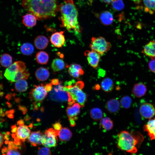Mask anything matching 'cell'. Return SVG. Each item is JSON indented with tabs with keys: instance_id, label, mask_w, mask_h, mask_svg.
<instances>
[{
	"instance_id": "cell-1",
	"label": "cell",
	"mask_w": 155,
	"mask_h": 155,
	"mask_svg": "<svg viewBox=\"0 0 155 155\" xmlns=\"http://www.w3.org/2000/svg\"><path fill=\"white\" fill-rule=\"evenodd\" d=\"M22 5L38 20L53 17L59 11L58 0H22Z\"/></svg>"
},
{
	"instance_id": "cell-2",
	"label": "cell",
	"mask_w": 155,
	"mask_h": 155,
	"mask_svg": "<svg viewBox=\"0 0 155 155\" xmlns=\"http://www.w3.org/2000/svg\"><path fill=\"white\" fill-rule=\"evenodd\" d=\"M61 26L75 34L81 32L78 20V12L73 0H65L59 5Z\"/></svg>"
},
{
	"instance_id": "cell-3",
	"label": "cell",
	"mask_w": 155,
	"mask_h": 155,
	"mask_svg": "<svg viewBox=\"0 0 155 155\" xmlns=\"http://www.w3.org/2000/svg\"><path fill=\"white\" fill-rule=\"evenodd\" d=\"M143 135L139 131H121L118 135L117 146L120 150L131 153L135 154L144 140Z\"/></svg>"
},
{
	"instance_id": "cell-4",
	"label": "cell",
	"mask_w": 155,
	"mask_h": 155,
	"mask_svg": "<svg viewBox=\"0 0 155 155\" xmlns=\"http://www.w3.org/2000/svg\"><path fill=\"white\" fill-rule=\"evenodd\" d=\"M73 80L68 82L64 86L65 90L69 93L73 100L77 101L82 107H84L87 100L86 94L82 91L84 84L81 81H78L73 84Z\"/></svg>"
},
{
	"instance_id": "cell-5",
	"label": "cell",
	"mask_w": 155,
	"mask_h": 155,
	"mask_svg": "<svg viewBox=\"0 0 155 155\" xmlns=\"http://www.w3.org/2000/svg\"><path fill=\"white\" fill-rule=\"evenodd\" d=\"M60 84L52 89L49 94V99L57 102L67 101L68 103H75V102L73 100L69 93L64 90V87Z\"/></svg>"
},
{
	"instance_id": "cell-6",
	"label": "cell",
	"mask_w": 155,
	"mask_h": 155,
	"mask_svg": "<svg viewBox=\"0 0 155 155\" xmlns=\"http://www.w3.org/2000/svg\"><path fill=\"white\" fill-rule=\"evenodd\" d=\"M111 46V43L103 37H92L91 38L90 44L91 49L100 55H103L108 51Z\"/></svg>"
},
{
	"instance_id": "cell-7",
	"label": "cell",
	"mask_w": 155,
	"mask_h": 155,
	"mask_svg": "<svg viewBox=\"0 0 155 155\" xmlns=\"http://www.w3.org/2000/svg\"><path fill=\"white\" fill-rule=\"evenodd\" d=\"M26 67L24 63L19 61L15 62L6 69L4 75L9 81L11 82H14L18 72L26 69Z\"/></svg>"
},
{
	"instance_id": "cell-8",
	"label": "cell",
	"mask_w": 155,
	"mask_h": 155,
	"mask_svg": "<svg viewBox=\"0 0 155 155\" xmlns=\"http://www.w3.org/2000/svg\"><path fill=\"white\" fill-rule=\"evenodd\" d=\"M58 131L53 128L46 130L43 134L42 144L47 148L56 146L57 141Z\"/></svg>"
},
{
	"instance_id": "cell-9",
	"label": "cell",
	"mask_w": 155,
	"mask_h": 155,
	"mask_svg": "<svg viewBox=\"0 0 155 155\" xmlns=\"http://www.w3.org/2000/svg\"><path fill=\"white\" fill-rule=\"evenodd\" d=\"M34 86V88L31 90L29 93L30 96L32 100L35 101L34 103L40 104V102L46 96L47 91L43 84Z\"/></svg>"
},
{
	"instance_id": "cell-10",
	"label": "cell",
	"mask_w": 155,
	"mask_h": 155,
	"mask_svg": "<svg viewBox=\"0 0 155 155\" xmlns=\"http://www.w3.org/2000/svg\"><path fill=\"white\" fill-rule=\"evenodd\" d=\"M139 112L143 118L150 119L155 115V109L152 104L145 103L142 104L140 106Z\"/></svg>"
},
{
	"instance_id": "cell-11",
	"label": "cell",
	"mask_w": 155,
	"mask_h": 155,
	"mask_svg": "<svg viewBox=\"0 0 155 155\" xmlns=\"http://www.w3.org/2000/svg\"><path fill=\"white\" fill-rule=\"evenodd\" d=\"M89 64L94 68L98 65L100 58V55L93 51H86L84 52Z\"/></svg>"
},
{
	"instance_id": "cell-12",
	"label": "cell",
	"mask_w": 155,
	"mask_h": 155,
	"mask_svg": "<svg viewBox=\"0 0 155 155\" xmlns=\"http://www.w3.org/2000/svg\"><path fill=\"white\" fill-rule=\"evenodd\" d=\"M64 31L56 32L53 34L50 38L51 43L55 47H61L65 44V38Z\"/></svg>"
},
{
	"instance_id": "cell-13",
	"label": "cell",
	"mask_w": 155,
	"mask_h": 155,
	"mask_svg": "<svg viewBox=\"0 0 155 155\" xmlns=\"http://www.w3.org/2000/svg\"><path fill=\"white\" fill-rule=\"evenodd\" d=\"M30 131L28 127L26 125L20 126L17 128L15 133L16 137H15V140L24 142L29 137L30 134Z\"/></svg>"
},
{
	"instance_id": "cell-14",
	"label": "cell",
	"mask_w": 155,
	"mask_h": 155,
	"mask_svg": "<svg viewBox=\"0 0 155 155\" xmlns=\"http://www.w3.org/2000/svg\"><path fill=\"white\" fill-rule=\"evenodd\" d=\"M81 106L78 103H74L67 108L66 112L69 118L76 121L78 119V116L80 112Z\"/></svg>"
},
{
	"instance_id": "cell-15",
	"label": "cell",
	"mask_w": 155,
	"mask_h": 155,
	"mask_svg": "<svg viewBox=\"0 0 155 155\" xmlns=\"http://www.w3.org/2000/svg\"><path fill=\"white\" fill-rule=\"evenodd\" d=\"M144 131L146 132L150 140H155V118L150 119L144 125Z\"/></svg>"
},
{
	"instance_id": "cell-16",
	"label": "cell",
	"mask_w": 155,
	"mask_h": 155,
	"mask_svg": "<svg viewBox=\"0 0 155 155\" xmlns=\"http://www.w3.org/2000/svg\"><path fill=\"white\" fill-rule=\"evenodd\" d=\"M43 133L40 131L32 132L28 138V142L33 146L42 144Z\"/></svg>"
},
{
	"instance_id": "cell-17",
	"label": "cell",
	"mask_w": 155,
	"mask_h": 155,
	"mask_svg": "<svg viewBox=\"0 0 155 155\" xmlns=\"http://www.w3.org/2000/svg\"><path fill=\"white\" fill-rule=\"evenodd\" d=\"M147 91L145 85L142 82H139L134 84L132 89V92L135 96L139 98L144 96Z\"/></svg>"
},
{
	"instance_id": "cell-18",
	"label": "cell",
	"mask_w": 155,
	"mask_h": 155,
	"mask_svg": "<svg viewBox=\"0 0 155 155\" xmlns=\"http://www.w3.org/2000/svg\"><path fill=\"white\" fill-rule=\"evenodd\" d=\"M142 53L151 59H155V40H151L146 44L142 51Z\"/></svg>"
},
{
	"instance_id": "cell-19",
	"label": "cell",
	"mask_w": 155,
	"mask_h": 155,
	"mask_svg": "<svg viewBox=\"0 0 155 155\" xmlns=\"http://www.w3.org/2000/svg\"><path fill=\"white\" fill-rule=\"evenodd\" d=\"M98 17L100 22L105 26L111 24L114 20L112 13L107 11H104L100 12L98 14Z\"/></svg>"
},
{
	"instance_id": "cell-20",
	"label": "cell",
	"mask_w": 155,
	"mask_h": 155,
	"mask_svg": "<svg viewBox=\"0 0 155 155\" xmlns=\"http://www.w3.org/2000/svg\"><path fill=\"white\" fill-rule=\"evenodd\" d=\"M68 72L71 76L73 77L78 78L83 75L84 71L79 64H72L69 67Z\"/></svg>"
},
{
	"instance_id": "cell-21",
	"label": "cell",
	"mask_w": 155,
	"mask_h": 155,
	"mask_svg": "<svg viewBox=\"0 0 155 155\" xmlns=\"http://www.w3.org/2000/svg\"><path fill=\"white\" fill-rule=\"evenodd\" d=\"M120 107V102L116 98H113L109 100L107 102L106 105L107 110L111 113L117 112L119 110Z\"/></svg>"
},
{
	"instance_id": "cell-22",
	"label": "cell",
	"mask_w": 155,
	"mask_h": 155,
	"mask_svg": "<svg viewBox=\"0 0 155 155\" xmlns=\"http://www.w3.org/2000/svg\"><path fill=\"white\" fill-rule=\"evenodd\" d=\"M37 20V18L34 15L29 13L23 16L22 22L26 27L32 28L36 25Z\"/></svg>"
},
{
	"instance_id": "cell-23",
	"label": "cell",
	"mask_w": 155,
	"mask_h": 155,
	"mask_svg": "<svg viewBox=\"0 0 155 155\" xmlns=\"http://www.w3.org/2000/svg\"><path fill=\"white\" fill-rule=\"evenodd\" d=\"M49 42V40L46 37L43 35H39L35 39L34 44L36 48L42 50L47 47Z\"/></svg>"
},
{
	"instance_id": "cell-24",
	"label": "cell",
	"mask_w": 155,
	"mask_h": 155,
	"mask_svg": "<svg viewBox=\"0 0 155 155\" xmlns=\"http://www.w3.org/2000/svg\"><path fill=\"white\" fill-rule=\"evenodd\" d=\"M49 72L46 68L40 67L36 69L35 73L36 78L39 81H43L46 80L49 76Z\"/></svg>"
},
{
	"instance_id": "cell-25",
	"label": "cell",
	"mask_w": 155,
	"mask_h": 155,
	"mask_svg": "<svg viewBox=\"0 0 155 155\" xmlns=\"http://www.w3.org/2000/svg\"><path fill=\"white\" fill-rule=\"evenodd\" d=\"M58 136L60 140L66 142L70 140L72 136V133L68 128L63 127L58 131Z\"/></svg>"
},
{
	"instance_id": "cell-26",
	"label": "cell",
	"mask_w": 155,
	"mask_h": 155,
	"mask_svg": "<svg viewBox=\"0 0 155 155\" xmlns=\"http://www.w3.org/2000/svg\"><path fill=\"white\" fill-rule=\"evenodd\" d=\"M101 86L102 90L104 92H109L112 91L114 88V83L111 78H106L102 81Z\"/></svg>"
},
{
	"instance_id": "cell-27",
	"label": "cell",
	"mask_w": 155,
	"mask_h": 155,
	"mask_svg": "<svg viewBox=\"0 0 155 155\" xmlns=\"http://www.w3.org/2000/svg\"><path fill=\"white\" fill-rule=\"evenodd\" d=\"M49 58V55L47 53L42 51L38 52L35 57L36 62L41 65L46 64L48 61Z\"/></svg>"
},
{
	"instance_id": "cell-28",
	"label": "cell",
	"mask_w": 155,
	"mask_h": 155,
	"mask_svg": "<svg viewBox=\"0 0 155 155\" xmlns=\"http://www.w3.org/2000/svg\"><path fill=\"white\" fill-rule=\"evenodd\" d=\"M65 66L64 61L59 58L53 59L51 64V67L54 72H57L63 69Z\"/></svg>"
},
{
	"instance_id": "cell-29",
	"label": "cell",
	"mask_w": 155,
	"mask_h": 155,
	"mask_svg": "<svg viewBox=\"0 0 155 155\" xmlns=\"http://www.w3.org/2000/svg\"><path fill=\"white\" fill-rule=\"evenodd\" d=\"M100 125L105 131H108L113 128V121L110 118L105 117L101 119Z\"/></svg>"
},
{
	"instance_id": "cell-30",
	"label": "cell",
	"mask_w": 155,
	"mask_h": 155,
	"mask_svg": "<svg viewBox=\"0 0 155 155\" xmlns=\"http://www.w3.org/2000/svg\"><path fill=\"white\" fill-rule=\"evenodd\" d=\"M20 49L22 53L26 55H32L34 51L33 45L29 42H26L23 44L20 47Z\"/></svg>"
},
{
	"instance_id": "cell-31",
	"label": "cell",
	"mask_w": 155,
	"mask_h": 155,
	"mask_svg": "<svg viewBox=\"0 0 155 155\" xmlns=\"http://www.w3.org/2000/svg\"><path fill=\"white\" fill-rule=\"evenodd\" d=\"M12 62V57L9 54L4 53L1 55L0 58V63L3 67H8L11 65Z\"/></svg>"
},
{
	"instance_id": "cell-32",
	"label": "cell",
	"mask_w": 155,
	"mask_h": 155,
	"mask_svg": "<svg viewBox=\"0 0 155 155\" xmlns=\"http://www.w3.org/2000/svg\"><path fill=\"white\" fill-rule=\"evenodd\" d=\"M27 82L24 79H21L16 82L15 84L16 90L19 92H23L26 91L28 88Z\"/></svg>"
},
{
	"instance_id": "cell-33",
	"label": "cell",
	"mask_w": 155,
	"mask_h": 155,
	"mask_svg": "<svg viewBox=\"0 0 155 155\" xmlns=\"http://www.w3.org/2000/svg\"><path fill=\"white\" fill-rule=\"evenodd\" d=\"M144 10L151 14L155 12V0H143Z\"/></svg>"
},
{
	"instance_id": "cell-34",
	"label": "cell",
	"mask_w": 155,
	"mask_h": 155,
	"mask_svg": "<svg viewBox=\"0 0 155 155\" xmlns=\"http://www.w3.org/2000/svg\"><path fill=\"white\" fill-rule=\"evenodd\" d=\"M90 115L93 119L96 121L101 119L103 115L102 111L98 108H92L90 111Z\"/></svg>"
},
{
	"instance_id": "cell-35",
	"label": "cell",
	"mask_w": 155,
	"mask_h": 155,
	"mask_svg": "<svg viewBox=\"0 0 155 155\" xmlns=\"http://www.w3.org/2000/svg\"><path fill=\"white\" fill-rule=\"evenodd\" d=\"M132 99L128 96H126L123 97L120 100V104L124 108H129L132 103Z\"/></svg>"
},
{
	"instance_id": "cell-36",
	"label": "cell",
	"mask_w": 155,
	"mask_h": 155,
	"mask_svg": "<svg viewBox=\"0 0 155 155\" xmlns=\"http://www.w3.org/2000/svg\"><path fill=\"white\" fill-rule=\"evenodd\" d=\"M124 7V4L122 0H115L112 3V8L115 11H121Z\"/></svg>"
},
{
	"instance_id": "cell-37",
	"label": "cell",
	"mask_w": 155,
	"mask_h": 155,
	"mask_svg": "<svg viewBox=\"0 0 155 155\" xmlns=\"http://www.w3.org/2000/svg\"><path fill=\"white\" fill-rule=\"evenodd\" d=\"M38 155H51L50 150L47 147H42L38 148Z\"/></svg>"
},
{
	"instance_id": "cell-38",
	"label": "cell",
	"mask_w": 155,
	"mask_h": 155,
	"mask_svg": "<svg viewBox=\"0 0 155 155\" xmlns=\"http://www.w3.org/2000/svg\"><path fill=\"white\" fill-rule=\"evenodd\" d=\"M6 155H21L20 152L16 149L15 147H9L8 149Z\"/></svg>"
},
{
	"instance_id": "cell-39",
	"label": "cell",
	"mask_w": 155,
	"mask_h": 155,
	"mask_svg": "<svg viewBox=\"0 0 155 155\" xmlns=\"http://www.w3.org/2000/svg\"><path fill=\"white\" fill-rule=\"evenodd\" d=\"M148 68L152 72L155 73V59H152L148 63Z\"/></svg>"
},
{
	"instance_id": "cell-40",
	"label": "cell",
	"mask_w": 155,
	"mask_h": 155,
	"mask_svg": "<svg viewBox=\"0 0 155 155\" xmlns=\"http://www.w3.org/2000/svg\"><path fill=\"white\" fill-rule=\"evenodd\" d=\"M53 127L54 129L56 131H59L61 128V123L59 122H57L53 125Z\"/></svg>"
},
{
	"instance_id": "cell-41",
	"label": "cell",
	"mask_w": 155,
	"mask_h": 155,
	"mask_svg": "<svg viewBox=\"0 0 155 155\" xmlns=\"http://www.w3.org/2000/svg\"><path fill=\"white\" fill-rule=\"evenodd\" d=\"M52 84L51 83H48L44 85V87L47 92L51 91L52 89Z\"/></svg>"
},
{
	"instance_id": "cell-42",
	"label": "cell",
	"mask_w": 155,
	"mask_h": 155,
	"mask_svg": "<svg viewBox=\"0 0 155 155\" xmlns=\"http://www.w3.org/2000/svg\"><path fill=\"white\" fill-rule=\"evenodd\" d=\"M51 83L52 85H57L60 84L59 80L57 79H54L52 80Z\"/></svg>"
},
{
	"instance_id": "cell-43",
	"label": "cell",
	"mask_w": 155,
	"mask_h": 155,
	"mask_svg": "<svg viewBox=\"0 0 155 155\" xmlns=\"http://www.w3.org/2000/svg\"><path fill=\"white\" fill-rule=\"evenodd\" d=\"M18 108L21 111L23 112L24 114H25L27 111L26 108L24 106L19 105Z\"/></svg>"
},
{
	"instance_id": "cell-44",
	"label": "cell",
	"mask_w": 155,
	"mask_h": 155,
	"mask_svg": "<svg viewBox=\"0 0 155 155\" xmlns=\"http://www.w3.org/2000/svg\"><path fill=\"white\" fill-rule=\"evenodd\" d=\"M68 119L70 122L71 126L72 127L75 126L76 125L75 121L72 119L69 118Z\"/></svg>"
},
{
	"instance_id": "cell-45",
	"label": "cell",
	"mask_w": 155,
	"mask_h": 155,
	"mask_svg": "<svg viewBox=\"0 0 155 155\" xmlns=\"http://www.w3.org/2000/svg\"><path fill=\"white\" fill-rule=\"evenodd\" d=\"M4 138L3 135L0 132V147L1 146L3 143Z\"/></svg>"
},
{
	"instance_id": "cell-46",
	"label": "cell",
	"mask_w": 155,
	"mask_h": 155,
	"mask_svg": "<svg viewBox=\"0 0 155 155\" xmlns=\"http://www.w3.org/2000/svg\"><path fill=\"white\" fill-rule=\"evenodd\" d=\"M11 128L12 129L11 132L12 133H16L17 130V128L16 125L12 126Z\"/></svg>"
},
{
	"instance_id": "cell-47",
	"label": "cell",
	"mask_w": 155,
	"mask_h": 155,
	"mask_svg": "<svg viewBox=\"0 0 155 155\" xmlns=\"http://www.w3.org/2000/svg\"><path fill=\"white\" fill-rule=\"evenodd\" d=\"M17 124L19 125L20 126L24 125V121L22 119H21L19 120L17 122Z\"/></svg>"
},
{
	"instance_id": "cell-48",
	"label": "cell",
	"mask_w": 155,
	"mask_h": 155,
	"mask_svg": "<svg viewBox=\"0 0 155 155\" xmlns=\"http://www.w3.org/2000/svg\"><path fill=\"white\" fill-rule=\"evenodd\" d=\"M115 0H103L104 2L107 4H110Z\"/></svg>"
},
{
	"instance_id": "cell-49",
	"label": "cell",
	"mask_w": 155,
	"mask_h": 155,
	"mask_svg": "<svg viewBox=\"0 0 155 155\" xmlns=\"http://www.w3.org/2000/svg\"><path fill=\"white\" fill-rule=\"evenodd\" d=\"M133 2H134L135 3L137 4H139L141 2L142 0H131Z\"/></svg>"
},
{
	"instance_id": "cell-50",
	"label": "cell",
	"mask_w": 155,
	"mask_h": 155,
	"mask_svg": "<svg viewBox=\"0 0 155 155\" xmlns=\"http://www.w3.org/2000/svg\"><path fill=\"white\" fill-rule=\"evenodd\" d=\"M11 97V96L10 94H8L6 95L5 97L7 99H8V100L10 99Z\"/></svg>"
},
{
	"instance_id": "cell-51",
	"label": "cell",
	"mask_w": 155,
	"mask_h": 155,
	"mask_svg": "<svg viewBox=\"0 0 155 155\" xmlns=\"http://www.w3.org/2000/svg\"><path fill=\"white\" fill-rule=\"evenodd\" d=\"M8 117L10 118H13V115L11 113H10L7 115Z\"/></svg>"
},
{
	"instance_id": "cell-52",
	"label": "cell",
	"mask_w": 155,
	"mask_h": 155,
	"mask_svg": "<svg viewBox=\"0 0 155 155\" xmlns=\"http://www.w3.org/2000/svg\"><path fill=\"white\" fill-rule=\"evenodd\" d=\"M8 111L9 113L12 114L13 113H14V110L13 109H12L9 111Z\"/></svg>"
},
{
	"instance_id": "cell-53",
	"label": "cell",
	"mask_w": 155,
	"mask_h": 155,
	"mask_svg": "<svg viewBox=\"0 0 155 155\" xmlns=\"http://www.w3.org/2000/svg\"><path fill=\"white\" fill-rule=\"evenodd\" d=\"M94 155H102V154H100V153H96Z\"/></svg>"
},
{
	"instance_id": "cell-54",
	"label": "cell",
	"mask_w": 155,
	"mask_h": 155,
	"mask_svg": "<svg viewBox=\"0 0 155 155\" xmlns=\"http://www.w3.org/2000/svg\"><path fill=\"white\" fill-rule=\"evenodd\" d=\"M3 93L2 92H0V96H2L3 95Z\"/></svg>"
}]
</instances>
